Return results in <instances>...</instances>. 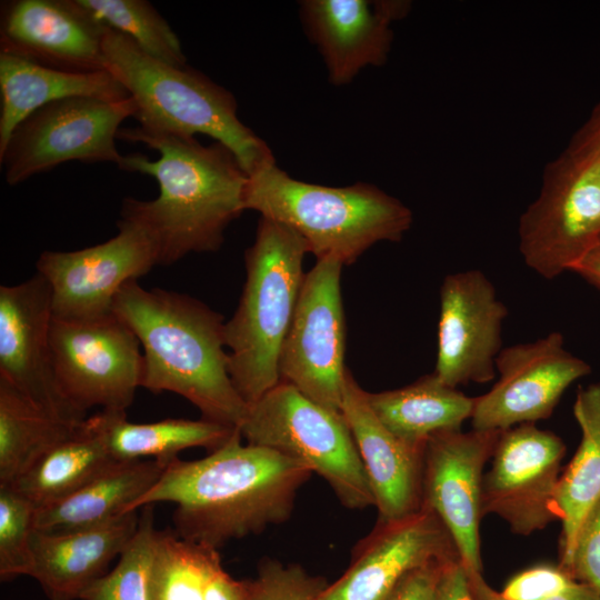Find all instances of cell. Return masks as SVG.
<instances>
[{"instance_id": "8fae6325", "label": "cell", "mask_w": 600, "mask_h": 600, "mask_svg": "<svg viewBox=\"0 0 600 600\" xmlns=\"http://www.w3.org/2000/svg\"><path fill=\"white\" fill-rule=\"evenodd\" d=\"M343 267L337 258L326 257L306 272L279 358L280 381L340 412L347 371Z\"/></svg>"}, {"instance_id": "f1b7e54d", "label": "cell", "mask_w": 600, "mask_h": 600, "mask_svg": "<svg viewBox=\"0 0 600 600\" xmlns=\"http://www.w3.org/2000/svg\"><path fill=\"white\" fill-rule=\"evenodd\" d=\"M78 424L51 417L0 379V487L12 486Z\"/></svg>"}, {"instance_id": "7a4b0ae2", "label": "cell", "mask_w": 600, "mask_h": 600, "mask_svg": "<svg viewBox=\"0 0 600 600\" xmlns=\"http://www.w3.org/2000/svg\"><path fill=\"white\" fill-rule=\"evenodd\" d=\"M117 139L139 142L159 153L123 156L118 166L154 178L153 200L123 199L120 217L141 224L152 237L159 264H172L189 253L217 251L228 226L244 210L248 179L234 153L220 142L203 146L194 137L143 128H121Z\"/></svg>"}, {"instance_id": "ffe728a7", "label": "cell", "mask_w": 600, "mask_h": 600, "mask_svg": "<svg viewBox=\"0 0 600 600\" xmlns=\"http://www.w3.org/2000/svg\"><path fill=\"white\" fill-rule=\"evenodd\" d=\"M300 19L333 86L350 83L367 67H381L393 42L394 22L411 9L407 0H303Z\"/></svg>"}, {"instance_id": "ba28073f", "label": "cell", "mask_w": 600, "mask_h": 600, "mask_svg": "<svg viewBox=\"0 0 600 600\" xmlns=\"http://www.w3.org/2000/svg\"><path fill=\"white\" fill-rule=\"evenodd\" d=\"M242 439L308 466L351 510L374 507L373 492L350 428L340 411L280 381L248 404L239 427Z\"/></svg>"}, {"instance_id": "277c9868", "label": "cell", "mask_w": 600, "mask_h": 600, "mask_svg": "<svg viewBox=\"0 0 600 600\" xmlns=\"http://www.w3.org/2000/svg\"><path fill=\"white\" fill-rule=\"evenodd\" d=\"M244 210L296 231L317 260L354 263L378 242L400 241L411 228V210L374 184L328 187L297 180L268 163L248 174Z\"/></svg>"}, {"instance_id": "9a60e30c", "label": "cell", "mask_w": 600, "mask_h": 600, "mask_svg": "<svg viewBox=\"0 0 600 600\" xmlns=\"http://www.w3.org/2000/svg\"><path fill=\"white\" fill-rule=\"evenodd\" d=\"M52 316L51 290L40 273L0 287V379L51 417L78 424L87 414L59 386L50 346Z\"/></svg>"}, {"instance_id": "52a82bcc", "label": "cell", "mask_w": 600, "mask_h": 600, "mask_svg": "<svg viewBox=\"0 0 600 600\" xmlns=\"http://www.w3.org/2000/svg\"><path fill=\"white\" fill-rule=\"evenodd\" d=\"M518 237L526 266L547 280L569 272L600 239V101L547 164Z\"/></svg>"}, {"instance_id": "4fadbf2b", "label": "cell", "mask_w": 600, "mask_h": 600, "mask_svg": "<svg viewBox=\"0 0 600 600\" xmlns=\"http://www.w3.org/2000/svg\"><path fill=\"white\" fill-rule=\"evenodd\" d=\"M109 240L74 251H43L37 272L48 282L54 317L89 319L112 312L116 296L129 281L159 264L151 234L121 218Z\"/></svg>"}, {"instance_id": "7402d4cb", "label": "cell", "mask_w": 600, "mask_h": 600, "mask_svg": "<svg viewBox=\"0 0 600 600\" xmlns=\"http://www.w3.org/2000/svg\"><path fill=\"white\" fill-rule=\"evenodd\" d=\"M138 510L87 529L46 533L33 530L30 572L50 600L80 599L84 590L106 574L134 536Z\"/></svg>"}, {"instance_id": "603a6c76", "label": "cell", "mask_w": 600, "mask_h": 600, "mask_svg": "<svg viewBox=\"0 0 600 600\" xmlns=\"http://www.w3.org/2000/svg\"><path fill=\"white\" fill-rule=\"evenodd\" d=\"M74 97L119 101L130 96L107 70L70 72L0 52V151L29 114L48 103Z\"/></svg>"}, {"instance_id": "2e32d148", "label": "cell", "mask_w": 600, "mask_h": 600, "mask_svg": "<svg viewBox=\"0 0 600 600\" xmlns=\"http://www.w3.org/2000/svg\"><path fill=\"white\" fill-rule=\"evenodd\" d=\"M500 430H447L426 443L422 500L451 534L467 571L481 572L480 521L484 467Z\"/></svg>"}, {"instance_id": "cb8c5ba5", "label": "cell", "mask_w": 600, "mask_h": 600, "mask_svg": "<svg viewBox=\"0 0 600 600\" xmlns=\"http://www.w3.org/2000/svg\"><path fill=\"white\" fill-rule=\"evenodd\" d=\"M168 464L157 459L116 461L71 494L36 508L33 530L70 532L127 513L128 508L158 482Z\"/></svg>"}, {"instance_id": "83f0119b", "label": "cell", "mask_w": 600, "mask_h": 600, "mask_svg": "<svg viewBox=\"0 0 600 600\" xmlns=\"http://www.w3.org/2000/svg\"><path fill=\"white\" fill-rule=\"evenodd\" d=\"M107 446L114 460L157 459L170 463L184 449L202 447L210 452L239 429L201 418L164 419L134 423L126 411L101 410Z\"/></svg>"}, {"instance_id": "d6986e66", "label": "cell", "mask_w": 600, "mask_h": 600, "mask_svg": "<svg viewBox=\"0 0 600 600\" xmlns=\"http://www.w3.org/2000/svg\"><path fill=\"white\" fill-rule=\"evenodd\" d=\"M106 28L79 0L4 1L0 52L63 71H104Z\"/></svg>"}, {"instance_id": "7c38bea8", "label": "cell", "mask_w": 600, "mask_h": 600, "mask_svg": "<svg viewBox=\"0 0 600 600\" xmlns=\"http://www.w3.org/2000/svg\"><path fill=\"white\" fill-rule=\"evenodd\" d=\"M564 453L562 439L536 423L500 430L482 479V517L498 516L520 536L559 520L556 490Z\"/></svg>"}, {"instance_id": "e575fe53", "label": "cell", "mask_w": 600, "mask_h": 600, "mask_svg": "<svg viewBox=\"0 0 600 600\" xmlns=\"http://www.w3.org/2000/svg\"><path fill=\"white\" fill-rule=\"evenodd\" d=\"M564 572L600 594V501L583 519Z\"/></svg>"}, {"instance_id": "4316f807", "label": "cell", "mask_w": 600, "mask_h": 600, "mask_svg": "<svg viewBox=\"0 0 600 600\" xmlns=\"http://www.w3.org/2000/svg\"><path fill=\"white\" fill-rule=\"evenodd\" d=\"M573 416L581 430V441L570 463L561 471L556 490L562 524L558 566L563 571L583 519L600 501V383L578 390Z\"/></svg>"}, {"instance_id": "d4e9b609", "label": "cell", "mask_w": 600, "mask_h": 600, "mask_svg": "<svg viewBox=\"0 0 600 600\" xmlns=\"http://www.w3.org/2000/svg\"><path fill=\"white\" fill-rule=\"evenodd\" d=\"M367 398L387 429L420 447L434 433L461 429L474 406V397L448 386L434 372L398 389L367 391Z\"/></svg>"}, {"instance_id": "8d00e7d4", "label": "cell", "mask_w": 600, "mask_h": 600, "mask_svg": "<svg viewBox=\"0 0 600 600\" xmlns=\"http://www.w3.org/2000/svg\"><path fill=\"white\" fill-rule=\"evenodd\" d=\"M453 560H434L407 574L388 600H439V586L447 564Z\"/></svg>"}, {"instance_id": "484cf974", "label": "cell", "mask_w": 600, "mask_h": 600, "mask_svg": "<svg viewBox=\"0 0 600 600\" xmlns=\"http://www.w3.org/2000/svg\"><path fill=\"white\" fill-rule=\"evenodd\" d=\"M116 461L98 412L80 422L10 487L41 508L71 494Z\"/></svg>"}, {"instance_id": "f546056e", "label": "cell", "mask_w": 600, "mask_h": 600, "mask_svg": "<svg viewBox=\"0 0 600 600\" xmlns=\"http://www.w3.org/2000/svg\"><path fill=\"white\" fill-rule=\"evenodd\" d=\"M218 550L159 531L150 577V600H204L214 572L221 567Z\"/></svg>"}, {"instance_id": "d590c367", "label": "cell", "mask_w": 600, "mask_h": 600, "mask_svg": "<svg viewBox=\"0 0 600 600\" xmlns=\"http://www.w3.org/2000/svg\"><path fill=\"white\" fill-rule=\"evenodd\" d=\"M574 581L559 566L541 564L516 574L500 594L506 600H544L564 591Z\"/></svg>"}, {"instance_id": "60d3db41", "label": "cell", "mask_w": 600, "mask_h": 600, "mask_svg": "<svg viewBox=\"0 0 600 600\" xmlns=\"http://www.w3.org/2000/svg\"><path fill=\"white\" fill-rule=\"evenodd\" d=\"M569 272H572L600 292V239L577 261Z\"/></svg>"}, {"instance_id": "ab89813d", "label": "cell", "mask_w": 600, "mask_h": 600, "mask_svg": "<svg viewBox=\"0 0 600 600\" xmlns=\"http://www.w3.org/2000/svg\"><path fill=\"white\" fill-rule=\"evenodd\" d=\"M246 581L233 579L221 566L212 576L204 600H246Z\"/></svg>"}, {"instance_id": "6da1fadb", "label": "cell", "mask_w": 600, "mask_h": 600, "mask_svg": "<svg viewBox=\"0 0 600 600\" xmlns=\"http://www.w3.org/2000/svg\"><path fill=\"white\" fill-rule=\"evenodd\" d=\"M242 440L238 429L204 458L173 459L127 512L172 502L173 532L218 551L233 539L283 523L313 472L294 459Z\"/></svg>"}, {"instance_id": "8992f818", "label": "cell", "mask_w": 600, "mask_h": 600, "mask_svg": "<svg viewBox=\"0 0 600 600\" xmlns=\"http://www.w3.org/2000/svg\"><path fill=\"white\" fill-rule=\"evenodd\" d=\"M308 249L292 229L261 218L244 252L246 280L224 323L231 380L247 404L280 382L279 358L301 292Z\"/></svg>"}, {"instance_id": "ac0fdd59", "label": "cell", "mask_w": 600, "mask_h": 600, "mask_svg": "<svg viewBox=\"0 0 600 600\" xmlns=\"http://www.w3.org/2000/svg\"><path fill=\"white\" fill-rule=\"evenodd\" d=\"M452 559L460 556L451 534L440 518L422 504L406 518L377 522L354 549L348 570L317 600H388L414 569Z\"/></svg>"}, {"instance_id": "f35d334b", "label": "cell", "mask_w": 600, "mask_h": 600, "mask_svg": "<svg viewBox=\"0 0 600 600\" xmlns=\"http://www.w3.org/2000/svg\"><path fill=\"white\" fill-rule=\"evenodd\" d=\"M439 600H473L461 560H453L444 568L439 586Z\"/></svg>"}, {"instance_id": "30bf717a", "label": "cell", "mask_w": 600, "mask_h": 600, "mask_svg": "<svg viewBox=\"0 0 600 600\" xmlns=\"http://www.w3.org/2000/svg\"><path fill=\"white\" fill-rule=\"evenodd\" d=\"M50 346L59 386L81 412L126 411L141 387L143 358L132 330L114 312L89 319L52 316Z\"/></svg>"}, {"instance_id": "74e56055", "label": "cell", "mask_w": 600, "mask_h": 600, "mask_svg": "<svg viewBox=\"0 0 600 600\" xmlns=\"http://www.w3.org/2000/svg\"><path fill=\"white\" fill-rule=\"evenodd\" d=\"M467 571V570H466ZM468 587L473 600H506L483 580L481 572L467 571ZM544 600H600L589 586L574 581L564 591Z\"/></svg>"}, {"instance_id": "4dcf8cb0", "label": "cell", "mask_w": 600, "mask_h": 600, "mask_svg": "<svg viewBox=\"0 0 600 600\" xmlns=\"http://www.w3.org/2000/svg\"><path fill=\"white\" fill-rule=\"evenodd\" d=\"M79 1L102 23L127 36L150 57L174 67L187 66L178 36L149 1Z\"/></svg>"}, {"instance_id": "d6a6232c", "label": "cell", "mask_w": 600, "mask_h": 600, "mask_svg": "<svg viewBox=\"0 0 600 600\" xmlns=\"http://www.w3.org/2000/svg\"><path fill=\"white\" fill-rule=\"evenodd\" d=\"M36 507L12 487H0V577L30 576Z\"/></svg>"}, {"instance_id": "5bb4252c", "label": "cell", "mask_w": 600, "mask_h": 600, "mask_svg": "<svg viewBox=\"0 0 600 600\" xmlns=\"http://www.w3.org/2000/svg\"><path fill=\"white\" fill-rule=\"evenodd\" d=\"M499 378L474 397L471 414L477 430H504L551 417L564 391L591 372L590 364L564 347L552 331L529 342L502 348L496 360Z\"/></svg>"}, {"instance_id": "3957f363", "label": "cell", "mask_w": 600, "mask_h": 600, "mask_svg": "<svg viewBox=\"0 0 600 600\" xmlns=\"http://www.w3.org/2000/svg\"><path fill=\"white\" fill-rule=\"evenodd\" d=\"M112 311L136 334L143 358L141 387L174 392L202 418L239 428L248 410L229 373L223 317L183 293L127 282Z\"/></svg>"}, {"instance_id": "5b68a950", "label": "cell", "mask_w": 600, "mask_h": 600, "mask_svg": "<svg viewBox=\"0 0 600 600\" xmlns=\"http://www.w3.org/2000/svg\"><path fill=\"white\" fill-rule=\"evenodd\" d=\"M103 56L106 70L133 99L139 126L188 137L207 134L229 148L247 174L276 162L264 140L239 119L236 97L199 70L159 61L108 26Z\"/></svg>"}, {"instance_id": "44dd1931", "label": "cell", "mask_w": 600, "mask_h": 600, "mask_svg": "<svg viewBox=\"0 0 600 600\" xmlns=\"http://www.w3.org/2000/svg\"><path fill=\"white\" fill-rule=\"evenodd\" d=\"M341 412L369 479L378 522L399 520L419 511L423 504L426 446L410 444L387 429L371 409L367 391L348 368Z\"/></svg>"}, {"instance_id": "e0dca14e", "label": "cell", "mask_w": 600, "mask_h": 600, "mask_svg": "<svg viewBox=\"0 0 600 600\" xmlns=\"http://www.w3.org/2000/svg\"><path fill=\"white\" fill-rule=\"evenodd\" d=\"M507 306L480 270L449 273L440 287L434 374L450 387L494 379Z\"/></svg>"}, {"instance_id": "9c48e42d", "label": "cell", "mask_w": 600, "mask_h": 600, "mask_svg": "<svg viewBox=\"0 0 600 600\" xmlns=\"http://www.w3.org/2000/svg\"><path fill=\"white\" fill-rule=\"evenodd\" d=\"M136 111L131 97H74L41 107L16 127L0 151L6 182L17 186L68 161L119 166L123 156L116 139L122 121Z\"/></svg>"}, {"instance_id": "836d02e7", "label": "cell", "mask_w": 600, "mask_h": 600, "mask_svg": "<svg viewBox=\"0 0 600 600\" xmlns=\"http://www.w3.org/2000/svg\"><path fill=\"white\" fill-rule=\"evenodd\" d=\"M246 584V600H317L329 583L299 564L263 559L257 577Z\"/></svg>"}, {"instance_id": "1f68e13d", "label": "cell", "mask_w": 600, "mask_h": 600, "mask_svg": "<svg viewBox=\"0 0 600 600\" xmlns=\"http://www.w3.org/2000/svg\"><path fill=\"white\" fill-rule=\"evenodd\" d=\"M158 534L153 506H146L140 512L138 529L116 567L89 586L80 600H150Z\"/></svg>"}]
</instances>
